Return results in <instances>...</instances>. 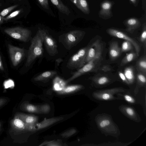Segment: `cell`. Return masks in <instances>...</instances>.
<instances>
[{
  "label": "cell",
  "instance_id": "d590c367",
  "mask_svg": "<svg viewBox=\"0 0 146 146\" xmlns=\"http://www.w3.org/2000/svg\"><path fill=\"white\" fill-rule=\"evenodd\" d=\"M98 70L106 72L110 71L111 69L109 66L105 65L98 68Z\"/></svg>",
  "mask_w": 146,
  "mask_h": 146
},
{
  "label": "cell",
  "instance_id": "9c48e42d",
  "mask_svg": "<svg viewBox=\"0 0 146 146\" xmlns=\"http://www.w3.org/2000/svg\"><path fill=\"white\" fill-rule=\"evenodd\" d=\"M15 115L24 122L28 128L29 131L32 132L33 127L38 123V116L33 115L19 113Z\"/></svg>",
  "mask_w": 146,
  "mask_h": 146
},
{
  "label": "cell",
  "instance_id": "603a6c76",
  "mask_svg": "<svg viewBox=\"0 0 146 146\" xmlns=\"http://www.w3.org/2000/svg\"><path fill=\"white\" fill-rule=\"evenodd\" d=\"M136 52H131L127 54L122 60L120 66H123L133 61L138 57Z\"/></svg>",
  "mask_w": 146,
  "mask_h": 146
},
{
  "label": "cell",
  "instance_id": "7bdbcfd3",
  "mask_svg": "<svg viewBox=\"0 0 146 146\" xmlns=\"http://www.w3.org/2000/svg\"><path fill=\"white\" fill-rule=\"evenodd\" d=\"M133 4L134 6H136L138 4V0H129Z\"/></svg>",
  "mask_w": 146,
  "mask_h": 146
},
{
  "label": "cell",
  "instance_id": "ac0fdd59",
  "mask_svg": "<svg viewBox=\"0 0 146 146\" xmlns=\"http://www.w3.org/2000/svg\"><path fill=\"white\" fill-rule=\"evenodd\" d=\"M50 0L60 12L67 15L70 14V11L69 8L64 4L61 0Z\"/></svg>",
  "mask_w": 146,
  "mask_h": 146
},
{
  "label": "cell",
  "instance_id": "cb8c5ba5",
  "mask_svg": "<svg viewBox=\"0 0 146 146\" xmlns=\"http://www.w3.org/2000/svg\"><path fill=\"white\" fill-rule=\"evenodd\" d=\"M65 81L58 78H56L53 82V89L57 92L62 90L65 86Z\"/></svg>",
  "mask_w": 146,
  "mask_h": 146
},
{
  "label": "cell",
  "instance_id": "836d02e7",
  "mask_svg": "<svg viewBox=\"0 0 146 146\" xmlns=\"http://www.w3.org/2000/svg\"><path fill=\"white\" fill-rule=\"evenodd\" d=\"M139 72L137 75V79L142 84H145L146 81V75L141 72Z\"/></svg>",
  "mask_w": 146,
  "mask_h": 146
},
{
  "label": "cell",
  "instance_id": "bcb514c9",
  "mask_svg": "<svg viewBox=\"0 0 146 146\" xmlns=\"http://www.w3.org/2000/svg\"><path fill=\"white\" fill-rule=\"evenodd\" d=\"M1 122H0V129L1 128Z\"/></svg>",
  "mask_w": 146,
  "mask_h": 146
},
{
  "label": "cell",
  "instance_id": "ba28073f",
  "mask_svg": "<svg viewBox=\"0 0 146 146\" xmlns=\"http://www.w3.org/2000/svg\"><path fill=\"white\" fill-rule=\"evenodd\" d=\"M9 52L13 66H17L22 60L25 54V49L10 44L8 45Z\"/></svg>",
  "mask_w": 146,
  "mask_h": 146
},
{
  "label": "cell",
  "instance_id": "f6af8a7d",
  "mask_svg": "<svg viewBox=\"0 0 146 146\" xmlns=\"http://www.w3.org/2000/svg\"><path fill=\"white\" fill-rule=\"evenodd\" d=\"M5 21V18L0 16V25L2 24Z\"/></svg>",
  "mask_w": 146,
  "mask_h": 146
},
{
  "label": "cell",
  "instance_id": "60d3db41",
  "mask_svg": "<svg viewBox=\"0 0 146 146\" xmlns=\"http://www.w3.org/2000/svg\"><path fill=\"white\" fill-rule=\"evenodd\" d=\"M110 98V95L108 93H104L102 96V98L104 100H109Z\"/></svg>",
  "mask_w": 146,
  "mask_h": 146
},
{
  "label": "cell",
  "instance_id": "5bb4252c",
  "mask_svg": "<svg viewBox=\"0 0 146 146\" xmlns=\"http://www.w3.org/2000/svg\"><path fill=\"white\" fill-rule=\"evenodd\" d=\"M124 24L126 27V31L131 33L141 26L140 21L137 19L133 18L127 20Z\"/></svg>",
  "mask_w": 146,
  "mask_h": 146
},
{
  "label": "cell",
  "instance_id": "2e32d148",
  "mask_svg": "<svg viewBox=\"0 0 146 146\" xmlns=\"http://www.w3.org/2000/svg\"><path fill=\"white\" fill-rule=\"evenodd\" d=\"M83 13L89 14L90 10L88 3L86 0H70Z\"/></svg>",
  "mask_w": 146,
  "mask_h": 146
},
{
  "label": "cell",
  "instance_id": "e0dca14e",
  "mask_svg": "<svg viewBox=\"0 0 146 146\" xmlns=\"http://www.w3.org/2000/svg\"><path fill=\"white\" fill-rule=\"evenodd\" d=\"M57 74V72L55 71H46L35 77L34 80L36 81H46L53 77Z\"/></svg>",
  "mask_w": 146,
  "mask_h": 146
},
{
  "label": "cell",
  "instance_id": "7a4b0ae2",
  "mask_svg": "<svg viewBox=\"0 0 146 146\" xmlns=\"http://www.w3.org/2000/svg\"><path fill=\"white\" fill-rule=\"evenodd\" d=\"M85 34L80 30L71 31L60 36V40L67 49L70 50L82 40Z\"/></svg>",
  "mask_w": 146,
  "mask_h": 146
},
{
  "label": "cell",
  "instance_id": "7402d4cb",
  "mask_svg": "<svg viewBox=\"0 0 146 146\" xmlns=\"http://www.w3.org/2000/svg\"><path fill=\"white\" fill-rule=\"evenodd\" d=\"M123 73L129 83H132L135 78V73L134 68L130 66L126 68Z\"/></svg>",
  "mask_w": 146,
  "mask_h": 146
},
{
  "label": "cell",
  "instance_id": "b9f144b4",
  "mask_svg": "<svg viewBox=\"0 0 146 146\" xmlns=\"http://www.w3.org/2000/svg\"><path fill=\"white\" fill-rule=\"evenodd\" d=\"M7 100L5 98H0V108L4 105L7 102Z\"/></svg>",
  "mask_w": 146,
  "mask_h": 146
},
{
  "label": "cell",
  "instance_id": "f1b7e54d",
  "mask_svg": "<svg viewBox=\"0 0 146 146\" xmlns=\"http://www.w3.org/2000/svg\"><path fill=\"white\" fill-rule=\"evenodd\" d=\"M88 48V46L82 48L80 49L77 53L81 60L84 62V60L87 54Z\"/></svg>",
  "mask_w": 146,
  "mask_h": 146
},
{
  "label": "cell",
  "instance_id": "4fadbf2b",
  "mask_svg": "<svg viewBox=\"0 0 146 146\" xmlns=\"http://www.w3.org/2000/svg\"><path fill=\"white\" fill-rule=\"evenodd\" d=\"M11 123L12 128L16 131H29L28 128L24 122L16 115L11 121Z\"/></svg>",
  "mask_w": 146,
  "mask_h": 146
},
{
  "label": "cell",
  "instance_id": "4dcf8cb0",
  "mask_svg": "<svg viewBox=\"0 0 146 146\" xmlns=\"http://www.w3.org/2000/svg\"><path fill=\"white\" fill-rule=\"evenodd\" d=\"M23 11V9H21L14 11L5 18V21H7L8 20L15 17L18 15Z\"/></svg>",
  "mask_w": 146,
  "mask_h": 146
},
{
  "label": "cell",
  "instance_id": "74e56055",
  "mask_svg": "<svg viewBox=\"0 0 146 146\" xmlns=\"http://www.w3.org/2000/svg\"><path fill=\"white\" fill-rule=\"evenodd\" d=\"M110 121L108 119H105L102 121L100 123V125L101 127H104L110 124Z\"/></svg>",
  "mask_w": 146,
  "mask_h": 146
},
{
  "label": "cell",
  "instance_id": "3957f363",
  "mask_svg": "<svg viewBox=\"0 0 146 146\" xmlns=\"http://www.w3.org/2000/svg\"><path fill=\"white\" fill-rule=\"evenodd\" d=\"M4 32L12 38L25 42L29 41L32 34L30 30L20 27L6 28Z\"/></svg>",
  "mask_w": 146,
  "mask_h": 146
},
{
  "label": "cell",
  "instance_id": "f546056e",
  "mask_svg": "<svg viewBox=\"0 0 146 146\" xmlns=\"http://www.w3.org/2000/svg\"><path fill=\"white\" fill-rule=\"evenodd\" d=\"M76 132V130L74 128L70 129L62 133L60 135L63 138L69 137L74 134Z\"/></svg>",
  "mask_w": 146,
  "mask_h": 146
},
{
  "label": "cell",
  "instance_id": "9a60e30c",
  "mask_svg": "<svg viewBox=\"0 0 146 146\" xmlns=\"http://www.w3.org/2000/svg\"><path fill=\"white\" fill-rule=\"evenodd\" d=\"M121 52V48L117 42L114 41L110 43L109 53L110 58L112 60H114L117 58Z\"/></svg>",
  "mask_w": 146,
  "mask_h": 146
},
{
  "label": "cell",
  "instance_id": "52a82bcc",
  "mask_svg": "<svg viewBox=\"0 0 146 146\" xmlns=\"http://www.w3.org/2000/svg\"><path fill=\"white\" fill-rule=\"evenodd\" d=\"M107 33L116 37L127 40L131 42L135 48V52L138 56L140 51V46L138 43L133 38L130 37L123 32L118 30L109 28L106 30Z\"/></svg>",
  "mask_w": 146,
  "mask_h": 146
},
{
  "label": "cell",
  "instance_id": "7dc6e473",
  "mask_svg": "<svg viewBox=\"0 0 146 146\" xmlns=\"http://www.w3.org/2000/svg\"><path fill=\"white\" fill-rule=\"evenodd\" d=\"M13 1H21L22 0H13Z\"/></svg>",
  "mask_w": 146,
  "mask_h": 146
},
{
  "label": "cell",
  "instance_id": "d6a6232c",
  "mask_svg": "<svg viewBox=\"0 0 146 146\" xmlns=\"http://www.w3.org/2000/svg\"><path fill=\"white\" fill-rule=\"evenodd\" d=\"M39 107L41 113H48L50 110V106L47 104L42 105Z\"/></svg>",
  "mask_w": 146,
  "mask_h": 146
},
{
  "label": "cell",
  "instance_id": "6da1fadb",
  "mask_svg": "<svg viewBox=\"0 0 146 146\" xmlns=\"http://www.w3.org/2000/svg\"><path fill=\"white\" fill-rule=\"evenodd\" d=\"M43 44L42 38L38 29L36 35L31 40L25 64L26 67L30 66L36 59L42 56L43 53Z\"/></svg>",
  "mask_w": 146,
  "mask_h": 146
},
{
  "label": "cell",
  "instance_id": "ab89813d",
  "mask_svg": "<svg viewBox=\"0 0 146 146\" xmlns=\"http://www.w3.org/2000/svg\"><path fill=\"white\" fill-rule=\"evenodd\" d=\"M127 113L129 115L132 116L133 115L134 113V111L131 108H128L126 109Z\"/></svg>",
  "mask_w": 146,
  "mask_h": 146
},
{
  "label": "cell",
  "instance_id": "484cf974",
  "mask_svg": "<svg viewBox=\"0 0 146 146\" xmlns=\"http://www.w3.org/2000/svg\"><path fill=\"white\" fill-rule=\"evenodd\" d=\"M139 40L145 49L146 47V25L145 23L143 25L142 31L140 36Z\"/></svg>",
  "mask_w": 146,
  "mask_h": 146
},
{
  "label": "cell",
  "instance_id": "d4e9b609",
  "mask_svg": "<svg viewBox=\"0 0 146 146\" xmlns=\"http://www.w3.org/2000/svg\"><path fill=\"white\" fill-rule=\"evenodd\" d=\"M133 46L132 44L127 40L123 41L121 45V52H126L133 50Z\"/></svg>",
  "mask_w": 146,
  "mask_h": 146
},
{
  "label": "cell",
  "instance_id": "44dd1931",
  "mask_svg": "<svg viewBox=\"0 0 146 146\" xmlns=\"http://www.w3.org/2000/svg\"><path fill=\"white\" fill-rule=\"evenodd\" d=\"M82 88V86L78 84L65 86L62 90L58 92L61 94H68L77 91Z\"/></svg>",
  "mask_w": 146,
  "mask_h": 146
},
{
  "label": "cell",
  "instance_id": "ffe728a7",
  "mask_svg": "<svg viewBox=\"0 0 146 146\" xmlns=\"http://www.w3.org/2000/svg\"><path fill=\"white\" fill-rule=\"evenodd\" d=\"M146 56L145 55L141 57L136 62V67L139 72L146 75Z\"/></svg>",
  "mask_w": 146,
  "mask_h": 146
},
{
  "label": "cell",
  "instance_id": "8fae6325",
  "mask_svg": "<svg viewBox=\"0 0 146 146\" xmlns=\"http://www.w3.org/2000/svg\"><path fill=\"white\" fill-rule=\"evenodd\" d=\"M112 5V2L108 1L102 3L101 5V9L99 12V16L104 19L111 17L113 16L111 11Z\"/></svg>",
  "mask_w": 146,
  "mask_h": 146
},
{
  "label": "cell",
  "instance_id": "f35d334b",
  "mask_svg": "<svg viewBox=\"0 0 146 146\" xmlns=\"http://www.w3.org/2000/svg\"><path fill=\"white\" fill-rule=\"evenodd\" d=\"M125 100L127 102L131 103L135 102L134 99L131 96L128 95H125L124 96Z\"/></svg>",
  "mask_w": 146,
  "mask_h": 146
},
{
  "label": "cell",
  "instance_id": "277c9868",
  "mask_svg": "<svg viewBox=\"0 0 146 146\" xmlns=\"http://www.w3.org/2000/svg\"><path fill=\"white\" fill-rule=\"evenodd\" d=\"M46 49L48 54L51 56H54L58 53L56 42L50 35L48 31L44 29L39 28Z\"/></svg>",
  "mask_w": 146,
  "mask_h": 146
},
{
  "label": "cell",
  "instance_id": "d6986e66",
  "mask_svg": "<svg viewBox=\"0 0 146 146\" xmlns=\"http://www.w3.org/2000/svg\"><path fill=\"white\" fill-rule=\"evenodd\" d=\"M20 108L22 110L28 112L41 113L39 106H35L28 103H23L21 104Z\"/></svg>",
  "mask_w": 146,
  "mask_h": 146
},
{
  "label": "cell",
  "instance_id": "e575fe53",
  "mask_svg": "<svg viewBox=\"0 0 146 146\" xmlns=\"http://www.w3.org/2000/svg\"><path fill=\"white\" fill-rule=\"evenodd\" d=\"M40 5L44 9H48L49 8L48 0H37Z\"/></svg>",
  "mask_w": 146,
  "mask_h": 146
},
{
  "label": "cell",
  "instance_id": "1f68e13d",
  "mask_svg": "<svg viewBox=\"0 0 146 146\" xmlns=\"http://www.w3.org/2000/svg\"><path fill=\"white\" fill-rule=\"evenodd\" d=\"M62 146L61 144L57 141H44L41 144L40 146Z\"/></svg>",
  "mask_w": 146,
  "mask_h": 146
},
{
  "label": "cell",
  "instance_id": "8d00e7d4",
  "mask_svg": "<svg viewBox=\"0 0 146 146\" xmlns=\"http://www.w3.org/2000/svg\"><path fill=\"white\" fill-rule=\"evenodd\" d=\"M118 75L121 79L124 82L127 83H129L127 79L123 73L121 71H119L118 72Z\"/></svg>",
  "mask_w": 146,
  "mask_h": 146
},
{
  "label": "cell",
  "instance_id": "30bf717a",
  "mask_svg": "<svg viewBox=\"0 0 146 146\" xmlns=\"http://www.w3.org/2000/svg\"><path fill=\"white\" fill-rule=\"evenodd\" d=\"M62 117L46 118L39 123H37L33 127L32 132L38 131L47 127L63 119Z\"/></svg>",
  "mask_w": 146,
  "mask_h": 146
},
{
  "label": "cell",
  "instance_id": "7c38bea8",
  "mask_svg": "<svg viewBox=\"0 0 146 146\" xmlns=\"http://www.w3.org/2000/svg\"><path fill=\"white\" fill-rule=\"evenodd\" d=\"M85 63L83 61L77 53L73 55L69 60L67 67L71 69H79L82 67Z\"/></svg>",
  "mask_w": 146,
  "mask_h": 146
},
{
  "label": "cell",
  "instance_id": "4316f807",
  "mask_svg": "<svg viewBox=\"0 0 146 146\" xmlns=\"http://www.w3.org/2000/svg\"><path fill=\"white\" fill-rule=\"evenodd\" d=\"M102 76H97L95 78L97 82L99 85H102L106 84L109 81V78L108 77L102 75Z\"/></svg>",
  "mask_w": 146,
  "mask_h": 146
},
{
  "label": "cell",
  "instance_id": "83f0119b",
  "mask_svg": "<svg viewBox=\"0 0 146 146\" xmlns=\"http://www.w3.org/2000/svg\"><path fill=\"white\" fill-rule=\"evenodd\" d=\"M18 6V4H16L4 9L0 12V16L4 17Z\"/></svg>",
  "mask_w": 146,
  "mask_h": 146
},
{
  "label": "cell",
  "instance_id": "8992f818",
  "mask_svg": "<svg viewBox=\"0 0 146 146\" xmlns=\"http://www.w3.org/2000/svg\"><path fill=\"white\" fill-rule=\"evenodd\" d=\"M100 59H93L86 63L82 67L74 72L72 75L65 81L66 84L86 73L96 70L97 65Z\"/></svg>",
  "mask_w": 146,
  "mask_h": 146
},
{
  "label": "cell",
  "instance_id": "ee69618b",
  "mask_svg": "<svg viewBox=\"0 0 146 146\" xmlns=\"http://www.w3.org/2000/svg\"><path fill=\"white\" fill-rule=\"evenodd\" d=\"M0 70L2 71L4 70V68L3 66V63L2 61L1 56L0 54Z\"/></svg>",
  "mask_w": 146,
  "mask_h": 146
},
{
  "label": "cell",
  "instance_id": "5b68a950",
  "mask_svg": "<svg viewBox=\"0 0 146 146\" xmlns=\"http://www.w3.org/2000/svg\"><path fill=\"white\" fill-rule=\"evenodd\" d=\"M88 46L87 54L84 62L87 63L94 59H100L103 50L102 43L97 40Z\"/></svg>",
  "mask_w": 146,
  "mask_h": 146
},
{
  "label": "cell",
  "instance_id": "c3c4849f",
  "mask_svg": "<svg viewBox=\"0 0 146 146\" xmlns=\"http://www.w3.org/2000/svg\"></svg>",
  "mask_w": 146,
  "mask_h": 146
}]
</instances>
